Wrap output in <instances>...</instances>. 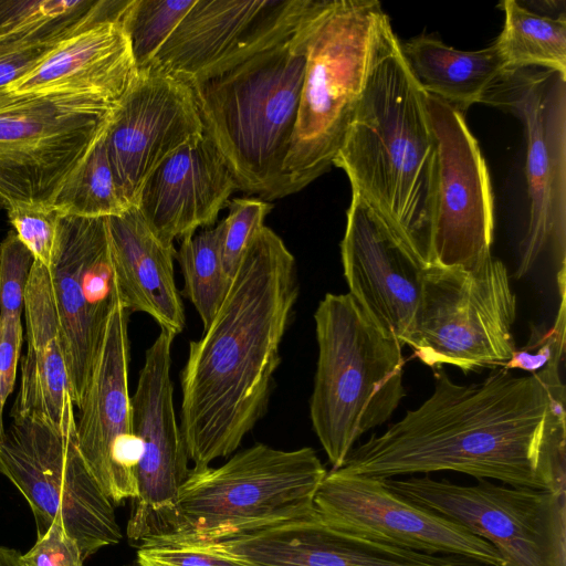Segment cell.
I'll use <instances>...</instances> for the list:
<instances>
[{"instance_id":"cell-39","label":"cell","mask_w":566,"mask_h":566,"mask_svg":"<svg viewBox=\"0 0 566 566\" xmlns=\"http://www.w3.org/2000/svg\"><path fill=\"white\" fill-rule=\"evenodd\" d=\"M22 344L20 316L0 317V376L3 400L15 385L17 365Z\"/></svg>"},{"instance_id":"cell-28","label":"cell","mask_w":566,"mask_h":566,"mask_svg":"<svg viewBox=\"0 0 566 566\" xmlns=\"http://www.w3.org/2000/svg\"><path fill=\"white\" fill-rule=\"evenodd\" d=\"M504 24L493 42L507 70L537 67L566 74V15H542L516 0L499 4Z\"/></svg>"},{"instance_id":"cell-36","label":"cell","mask_w":566,"mask_h":566,"mask_svg":"<svg viewBox=\"0 0 566 566\" xmlns=\"http://www.w3.org/2000/svg\"><path fill=\"white\" fill-rule=\"evenodd\" d=\"M7 211L18 238L34 260L50 269L56 244L60 213L52 207H13Z\"/></svg>"},{"instance_id":"cell-6","label":"cell","mask_w":566,"mask_h":566,"mask_svg":"<svg viewBox=\"0 0 566 566\" xmlns=\"http://www.w3.org/2000/svg\"><path fill=\"white\" fill-rule=\"evenodd\" d=\"M384 13L375 0H316L308 19L297 118L283 167L285 196L333 166L363 93Z\"/></svg>"},{"instance_id":"cell-33","label":"cell","mask_w":566,"mask_h":566,"mask_svg":"<svg viewBox=\"0 0 566 566\" xmlns=\"http://www.w3.org/2000/svg\"><path fill=\"white\" fill-rule=\"evenodd\" d=\"M557 285L560 304L554 324L551 327L531 324L528 342L523 347L516 348L512 358L502 368L521 369L533 374L559 366L564 357L566 340L565 266L557 272Z\"/></svg>"},{"instance_id":"cell-37","label":"cell","mask_w":566,"mask_h":566,"mask_svg":"<svg viewBox=\"0 0 566 566\" xmlns=\"http://www.w3.org/2000/svg\"><path fill=\"white\" fill-rule=\"evenodd\" d=\"M20 559L23 566H83L84 562L78 542L67 533L59 515Z\"/></svg>"},{"instance_id":"cell-18","label":"cell","mask_w":566,"mask_h":566,"mask_svg":"<svg viewBox=\"0 0 566 566\" xmlns=\"http://www.w3.org/2000/svg\"><path fill=\"white\" fill-rule=\"evenodd\" d=\"M202 133L196 98L185 80L154 63L137 69L104 134L112 169L128 202L136 207L149 174Z\"/></svg>"},{"instance_id":"cell-13","label":"cell","mask_w":566,"mask_h":566,"mask_svg":"<svg viewBox=\"0 0 566 566\" xmlns=\"http://www.w3.org/2000/svg\"><path fill=\"white\" fill-rule=\"evenodd\" d=\"M74 407H81L119 298L106 218L60 214L49 269Z\"/></svg>"},{"instance_id":"cell-24","label":"cell","mask_w":566,"mask_h":566,"mask_svg":"<svg viewBox=\"0 0 566 566\" xmlns=\"http://www.w3.org/2000/svg\"><path fill=\"white\" fill-rule=\"evenodd\" d=\"M27 354L11 417L35 415L76 429L50 271L34 260L24 294Z\"/></svg>"},{"instance_id":"cell-4","label":"cell","mask_w":566,"mask_h":566,"mask_svg":"<svg viewBox=\"0 0 566 566\" xmlns=\"http://www.w3.org/2000/svg\"><path fill=\"white\" fill-rule=\"evenodd\" d=\"M313 0L295 32L216 75L187 82L203 133L224 157L237 189L284 197L283 167L303 88Z\"/></svg>"},{"instance_id":"cell-25","label":"cell","mask_w":566,"mask_h":566,"mask_svg":"<svg viewBox=\"0 0 566 566\" xmlns=\"http://www.w3.org/2000/svg\"><path fill=\"white\" fill-rule=\"evenodd\" d=\"M118 296L130 314H148L160 328L180 334L186 316L175 281L174 244L159 240L137 207L106 218Z\"/></svg>"},{"instance_id":"cell-7","label":"cell","mask_w":566,"mask_h":566,"mask_svg":"<svg viewBox=\"0 0 566 566\" xmlns=\"http://www.w3.org/2000/svg\"><path fill=\"white\" fill-rule=\"evenodd\" d=\"M326 473L310 447L254 444L218 468L189 471L167 535L220 542L307 517Z\"/></svg>"},{"instance_id":"cell-1","label":"cell","mask_w":566,"mask_h":566,"mask_svg":"<svg viewBox=\"0 0 566 566\" xmlns=\"http://www.w3.org/2000/svg\"><path fill=\"white\" fill-rule=\"evenodd\" d=\"M434 388L337 471L377 480L455 471L506 485L566 493L565 386L559 366L527 376L494 368L459 385L441 367Z\"/></svg>"},{"instance_id":"cell-16","label":"cell","mask_w":566,"mask_h":566,"mask_svg":"<svg viewBox=\"0 0 566 566\" xmlns=\"http://www.w3.org/2000/svg\"><path fill=\"white\" fill-rule=\"evenodd\" d=\"M314 509L326 525L370 541L502 565L500 554L488 541L395 494L382 480L331 470L315 493Z\"/></svg>"},{"instance_id":"cell-5","label":"cell","mask_w":566,"mask_h":566,"mask_svg":"<svg viewBox=\"0 0 566 566\" xmlns=\"http://www.w3.org/2000/svg\"><path fill=\"white\" fill-rule=\"evenodd\" d=\"M314 321L318 357L310 415L336 470L356 441L389 420L406 396L403 346L382 332L349 293H327Z\"/></svg>"},{"instance_id":"cell-31","label":"cell","mask_w":566,"mask_h":566,"mask_svg":"<svg viewBox=\"0 0 566 566\" xmlns=\"http://www.w3.org/2000/svg\"><path fill=\"white\" fill-rule=\"evenodd\" d=\"M195 0H129L120 21L137 69L147 65Z\"/></svg>"},{"instance_id":"cell-35","label":"cell","mask_w":566,"mask_h":566,"mask_svg":"<svg viewBox=\"0 0 566 566\" xmlns=\"http://www.w3.org/2000/svg\"><path fill=\"white\" fill-rule=\"evenodd\" d=\"M34 258L10 231L0 243V317L20 316Z\"/></svg>"},{"instance_id":"cell-14","label":"cell","mask_w":566,"mask_h":566,"mask_svg":"<svg viewBox=\"0 0 566 566\" xmlns=\"http://www.w3.org/2000/svg\"><path fill=\"white\" fill-rule=\"evenodd\" d=\"M438 166L429 265L474 268L491 255L494 199L489 169L464 113L426 93Z\"/></svg>"},{"instance_id":"cell-19","label":"cell","mask_w":566,"mask_h":566,"mask_svg":"<svg viewBox=\"0 0 566 566\" xmlns=\"http://www.w3.org/2000/svg\"><path fill=\"white\" fill-rule=\"evenodd\" d=\"M128 316L118 298L75 420L82 458L113 504L137 496L139 446L128 389Z\"/></svg>"},{"instance_id":"cell-20","label":"cell","mask_w":566,"mask_h":566,"mask_svg":"<svg viewBox=\"0 0 566 566\" xmlns=\"http://www.w3.org/2000/svg\"><path fill=\"white\" fill-rule=\"evenodd\" d=\"M340 256L348 293L382 332L408 345L429 264L355 191Z\"/></svg>"},{"instance_id":"cell-27","label":"cell","mask_w":566,"mask_h":566,"mask_svg":"<svg viewBox=\"0 0 566 566\" xmlns=\"http://www.w3.org/2000/svg\"><path fill=\"white\" fill-rule=\"evenodd\" d=\"M119 10L118 0H0V41L60 44Z\"/></svg>"},{"instance_id":"cell-29","label":"cell","mask_w":566,"mask_h":566,"mask_svg":"<svg viewBox=\"0 0 566 566\" xmlns=\"http://www.w3.org/2000/svg\"><path fill=\"white\" fill-rule=\"evenodd\" d=\"M222 233L221 221L212 229L185 237L175 255L185 281L182 294L198 312L203 329L213 319L232 282L222 260Z\"/></svg>"},{"instance_id":"cell-23","label":"cell","mask_w":566,"mask_h":566,"mask_svg":"<svg viewBox=\"0 0 566 566\" xmlns=\"http://www.w3.org/2000/svg\"><path fill=\"white\" fill-rule=\"evenodd\" d=\"M120 18L97 22L63 41L7 93H72L117 105L137 74Z\"/></svg>"},{"instance_id":"cell-3","label":"cell","mask_w":566,"mask_h":566,"mask_svg":"<svg viewBox=\"0 0 566 566\" xmlns=\"http://www.w3.org/2000/svg\"><path fill=\"white\" fill-rule=\"evenodd\" d=\"M386 13L365 85L333 165L366 205L429 264L438 150L426 92L409 69Z\"/></svg>"},{"instance_id":"cell-8","label":"cell","mask_w":566,"mask_h":566,"mask_svg":"<svg viewBox=\"0 0 566 566\" xmlns=\"http://www.w3.org/2000/svg\"><path fill=\"white\" fill-rule=\"evenodd\" d=\"M117 105L72 93L0 96V205L51 207Z\"/></svg>"},{"instance_id":"cell-38","label":"cell","mask_w":566,"mask_h":566,"mask_svg":"<svg viewBox=\"0 0 566 566\" xmlns=\"http://www.w3.org/2000/svg\"><path fill=\"white\" fill-rule=\"evenodd\" d=\"M60 44L30 40L0 41V96L7 93L10 85L33 72Z\"/></svg>"},{"instance_id":"cell-10","label":"cell","mask_w":566,"mask_h":566,"mask_svg":"<svg viewBox=\"0 0 566 566\" xmlns=\"http://www.w3.org/2000/svg\"><path fill=\"white\" fill-rule=\"evenodd\" d=\"M0 473L29 503L36 537L59 515L84 559L122 539L114 504L84 462L76 429L63 430L35 415L13 416L0 443Z\"/></svg>"},{"instance_id":"cell-11","label":"cell","mask_w":566,"mask_h":566,"mask_svg":"<svg viewBox=\"0 0 566 566\" xmlns=\"http://www.w3.org/2000/svg\"><path fill=\"white\" fill-rule=\"evenodd\" d=\"M481 103L513 115L524 129L530 210L515 277L546 253L560 269L566 256V74L506 70Z\"/></svg>"},{"instance_id":"cell-17","label":"cell","mask_w":566,"mask_h":566,"mask_svg":"<svg viewBox=\"0 0 566 566\" xmlns=\"http://www.w3.org/2000/svg\"><path fill=\"white\" fill-rule=\"evenodd\" d=\"M313 0H195L149 63L202 80L292 35Z\"/></svg>"},{"instance_id":"cell-26","label":"cell","mask_w":566,"mask_h":566,"mask_svg":"<svg viewBox=\"0 0 566 566\" xmlns=\"http://www.w3.org/2000/svg\"><path fill=\"white\" fill-rule=\"evenodd\" d=\"M400 46L421 88L463 113L481 103L507 70L494 43L478 51H462L432 35H419Z\"/></svg>"},{"instance_id":"cell-40","label":"cell","mask_w":566,"mask_h":566,"mask_svg":"<svg viewBox=\"0 0 566 566\" xmlns=\"http://www.w3.org/2000/svg\"><path fill=\"white\" fill-rule=\"evenodd\" d=\"M18 551L0 546V566H23Z\"/></svg>"},{"instance_id":"cell-30","label":"cell","mask_w":566,"mask_h":566,"mask_svg":"<svg viewBox=\"0 0 566 566\" xmlns=\"http://www.w3.org/2000/svg\"><path fill=\"white\" fill-rule=\"evenodd\" d=\"M104 134L55 195L51 207L60 214L107 218L133 208L117 184Z\"/></svg>"},{"instance_id":"cell-12","label":"cell","mask_w":566,"mask_h":566,"mask_svg":"<svg viewBox=\"0 0 566 566\" xmlns=\"http://www.w3.org/2000/svg\"><path fill=\"white\" fill-rule=\"evenodd\" d=\"M402 499L488 541L501 566H566V493L424 476L382 480Z\"/></svg>"},{"instance_id":"cell-2","label":"cell","mask_w":566,"mask_h":566,"mask_svg":"<svg viewBox=\"0 0 566 566\" xmlns=\"http://www.w3.org/2000/svg\"><path fill=\"white\" fill-rule=\"evenodd\" d=\"M298 290L294 255L264 226L213 319L189 343L179 427L193 469L234 452L265 412Z\"/></svg>"},{"instance_id":"cell-32","label":"cell","mask_w":566,"mask_h":566,"mask_svg":"<svg viewBox=\"0 0 566 566\" xmlns=\"http://www.w3.org/2000/svg\"><path fill=\"white\" fill-rule=\"evenodd\" d=\"M137 566H253L221 542H202L163 535L143 542Z\"/></svg>"},{"instance_id":"cell-41","label":"cell","mask_w":566,"mask_h":566,"mask_svg":"<svg viewBox=\"0 0 566 566\" xmlns=\"http://www.w3.org/2000/svg\"><path fill=\"white\" fill-rule=\"evenodd\" d=\"M4 402L6 401L3 400V397H2L1 376H0V443L3 441L4 436H6V430H4V427H3V419H2Z\"/></svg>"},{"instance_id":"cell-15","label":"cell","mask_w":566,"mask_h":566,"mask_svg":"<svg viewBox=\"0 0 566 566\" xmlns=\"http://www.w3.org/2000/svg\"><path fill=\"white\" fill-rule=\"evenodd\" d=\"M175 335L160 328L147 348L132 396L133 431L139 446L137 496L127 536L140 544L170 532L178 493L188 476V453L176 419L170 377Z\"/></svg>"},{"instance_id":"cell-9","label":"cell","mask_w":566,"mask_h":566,"mask_svg":"<svg viewBox=\"0 0 566 566\" xmlns=\"http://www.w3.org/2000/svg\"><path fill=\"white\" fill-rule=\"evenodd\" d=\"M502 261L490 255L471 269L428 265L408 346L431 368L464 374L499 368L515 349L516 297Z\"/></svg>"},{"instance_id":"cell-21","label":"cell","mask_w":566,"mask_h":566,"mask_svg":"<svg viewBox=\"0 0 566 566\" xmlns=\"http://www.w3.org/2000/svg\"><path fill=\"white\" fill-rule=\"evenodd\" d=\"M237 189L216 144L202 133L164 159L147 177L137 209L166 244L214 223Z\"/></svg>"},{"instance_id":"cell-22","label":"cell","mask_w":566,"mask_h":566,"mask_svg":"<svg viewBox=\"0 0 566 566\" xmlns=\"http://www.w3.org/2000/svg\"><path fill=\"white\" fill-rule=\"evenodd\" d=\"M253 566H489L476 560L415 552L326 525L312 515L221 541Z\"/></svg>"},{"instance_id":"cell-34","label":"cell","mask_w":566,"mask_h":566,"mask_svg":"<svg viewBox=\"0 0 566 566\" xmlns=\"http://www.w3.org/2000/svg\"><path fill=\"white\" fill-rule=\"evenodd\" d=\"M229 213L222 220V260L227 273L233 279L240 262L272 206L261 198H235L228 202Z\"/></svg>"}]
</instances>
